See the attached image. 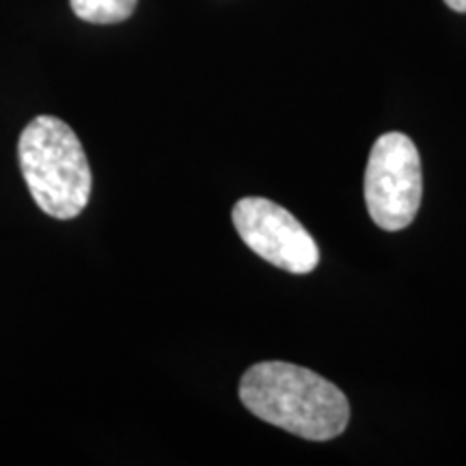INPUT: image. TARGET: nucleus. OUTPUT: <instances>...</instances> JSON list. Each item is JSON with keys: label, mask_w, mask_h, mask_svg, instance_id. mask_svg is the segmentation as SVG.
I'll use <instances>...</instances> for the list:
<instances>
[{"label": "nucleus", "mask_w": 466, "mask_h": 466, "mask_svg": "<svg viewBox=\"0 0 466 466\" xmlns=\"http://www.w3.org/2000/svg\"><path fill=\"white\" fill-rule=\"evenodd\" d=\"M138 0H69L74 14L91 25H116L134 14Z\"/></svg>", "instance_id": "5"}, {"label": "nucleus", "mask_w": 466, "mask_h": 466, "mask_svg": "<svg viewBox=\"0 0 466 466\" xmlns=\"http://www.w3.org/2000/svg\"><path fill=\"white\" fill-rule=\"evenodd\" d=\"M423 175L415 143L401 132L382 134L365 168V203L384 231L406 229L421 206Z\"/></svg>", "instance_id": "3"}, {"label": "nucleus", "mask_w": 466, "mask_h": 466, "mask_svg": "<svg viewBox=\"0 0 466 466\" xmlns=\"http://www.w3.org/2000/svg\"><path fill=\"white\" fill-rule=\"evenodd\" d=\"M445 5L458 14H466V0H445Z\"/></svg>", "instance_id": "6"}, {"label": "nucleus", "mask_w": 466, "mask_h": 466, "mask_svg": "<svg viewBox=\"0 0 466 466\" xmlns=\"http://www.w3.org/2000/svg\"><path fill=\"white\" fill-rule=\"evenodd\" d=\"M231 220L242 242L268 264L291 275H309L319 264V248L299 218L264 197H244Z\"/></svg>", "instance_id": "4"}, {"label": "nucleus", "mask_w": 466, "mask_h": 466, "mask_svg": "<svg viewBox=\"0 0 466 466\" xmlns=\"http://www.w3.org/2000/svg\"><path fill=\"white\" fill-rule=\"evenodd\" d=\"M240 400L261 421L307 441H333L350 421V401L341 389L283 360H266L244 371Z\"/></svg>", "instance_id": "1"}, {"label": "nucleus", "mask_w": 466, "mask_h": 466, "mask_svg": "<svg viewBox=\"0 0 466 466\" xmlns=\"http://www.w3.org/2000/svg\"><path fill=\"white\" fill-rule=\"evenodd\" d=\"M17 158L31 197L52 218H76L91 197V168L83 143L66 121L35 116L17 143Z\"/></svg>", "instance_id": "2"}]
</instances>
